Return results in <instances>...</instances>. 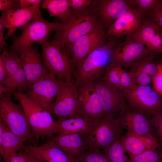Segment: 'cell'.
<instances>
[{
  "label": "cell",
  "mask_w": 162,
  "mask_h": 162,
  "mask_svg": "<svg viewBox=\"0 0 162 162\" xmlns=\"http://www.w3.org/2000/svg\"><path fill=\"white\" fill-rule=\"evenodd\" d=\"M19 57L29 88L32 84L50 74L44 64L36 47L32 46L24 49Z\"/></svg>",
  "instance_id": "9a60e30c"
},
{
  "label": "cell",
  "mask_w": 162,
  "mask_h": 162,
  "mask_svg": "<svg viewBox=\"0 0 162 162\" xmlns=\"http://www.w3.org/2000/svg\"><path fill=\"white\" fill-rule=\"evenodd\" d=\"M40 0H20V8L24 9L34 6H40Z\"/></svg>",
  "instance_id": "7bdbcfd3"
},
{
  "label": "cell",
  "mask_w": 162,
  "mask_h": 162,
  "mask_svg": "<svg viewBox=\"0 0 162 162\" xmlns=\"http://www.w3.org/2000/svg\"><path fill=\"white\" fill-rule=\"evenodd\" d=\"M0 85L8 88L13 94L17 88L4 67L2 57L0 56Z\"/></svg>",
  "instance_id": "d6a6232c"
},
{
  "label": "cell",
  "mask_w": 162,
  "mask_h": 162,
  "mask_svg": "<svg viewBox=\"0 0 162 162\" xmlns=\"http://www.w3.org/2000/svg\"><path fill=\"white\" fill-rule=\"evenodd\" d=\"M152 85L154 89L162 95V63L158 64V71L152 78Z\"/></svg>",
  "instance_id": "f35d334b"
},
{
  "label": "cell",
  "mask_w": 162,
  "mask_h": 162,
  "mask_svg": "<svg viewBox=\"0 0 162 162\" xmlns=\"http://www.w3.org/2000/svg\"><path fill=\"white\" fill-rule=\"evenodd\" d=\"M75 162H109L101 151L87 150Z\"/></svg>",
  "instance_id": "836d02e7"
},
{
  "label": "cell",
  "mask_w": 162,
  "mask_h": 162,
  "mask_svg": "<svg viewBox=\"0 0 162 162\" xmlns=\"http://www.w3.org/2000/svg\"><path fill=\"white\" fill-rule=\"evenodd\" d=\"M28 147L32 152L45 162H75L49 139L42 146Z\"/></svg>",
  "instance_id": "d4e9b609"
},
{
  "label": "cell",
  "mask_w": 162,
  "mask_h": 162,
  "mask_svg": "<svg viewBox=\"0 0 162 162\" xmlns=\"http://www.w3.org/2000/svg\"><path fill=\"white\" fill-rule=\"evenodd\" d=\"M7 28L3 22L0 21V50L3 51L5 45L6 38L4 37V34L5 30Z\"/></svg>",
  "instance_id": "ee69618b"
},
{
  "label": "cell",
  "mask_w": 162,
  "mask_h": 162,
  "mask_svg": "<svg viewBox=\"0 0 162 162\" xmlns=\"http://www.w3.org/2000/svg\"><path fill=\"white\" fill-rule=\"evenodd\" d=\"M122 68L112 62L106 68L100 78L105 82L121 89L120 75Z\"/></svg>",
  "instance_id": "f546056e"
},
{
  "label": "cell",
  "mask_w": 162,
  "mask_h": 162,
  "mask_svg": "<svg viewBox=\"0 0 162 162\" xmlns=\"http://www.w3.org/2000/svg\"><path fill=\"white\" fill-rule=\"evenodd\" d=\"M41 46L43 62L50 73L69 85H73L74 68L68 47L55 35L51 40L46 41Z\"/></svg>",
  "instance_id": "7a4b0ae2"
},
{
  "label": "cell",
  "mask_w": 162,
  "mask_h": 162,
  "mask_svg": "<svg viewBox=\"0 0 162 162\" xmlns=\"http://www.w3.org/2000/svg\"><path fill=\"white\" fill-rule=\"evenodd\" d=\"M95 81L94 86L102 108L103 115L113 118L119 116L127 106L122 90L100 78Z\"/></svg>",
  "instance_id": "7c38bea8"
},
{
  "label": "cell",
  "mask_w": 162,
  "mask_h": 162,
  "mask_svg": "<svg viewBox=\"0 0 162 162\" xmlns=\"http://www.w3.org/2000/svg\"><path fill=\"white\" fill-rule=\"evenodd\" d=\"M150 51L162 53V28L148 19L132 35Z\"/></svg>",
  "instance_id": "d6986e66"
},
{
  "label": "cell",
  "mask_w": 162,
  "mask_h": 162,
  "mask_svg": "<svg viewBox=\"0 0 162 162\" xmlns=\"http://www.w3.org/2000/svg\"><path fill=\"white\" fill-rule=\"evenodd\" d=\"M73 10L69 20L65 23H61L55 31V35L67 47L92 30L99 22L89 7L82 11Z\"/></svg>",
  "instance_id": "8992f818"
},
{
  "label": "cell",
  "mask_w": 162,
  "mask_h": 162,
  "mask_svg": "<svg viewBox=\"0 0 162 162\" xmlns=\"http://www.w3.org/2000/svg\"><path fill=\"white\" fill-rule=\"evenodd\" d=\"M129 68L128 72L135 85H149L152 82L153 78L148 74L136 69Z\"/></svg>",
  "instance_id": "e575fe53"
},
{
  "label": "cell",
  "mask_w": 162,
  "mask_h": 162,
  "mask_svg": "<svg viewBox=\"0 0 162 162\" xmlns=\"http://www.w3.org/2000/svg\"><path fill=\"white\" fill-rule=\"evenodd\" d=\"M119 140L129 156L157 149L160 145L157 137L151 135H136L127 132Z\"/></svg>",
  "instance_id": "ffe728a7"
},
{
  "label": "cell",
  "mask_w": 162,
  "mask_h": 162,
  "mask_svg": "<svg viewBox=\"0 0 162 162\" xmlns=\"http://www.w3.org/2000/svg\"><path fill=\"white\" fill-rule=\"evenodd\" d=\"M77 87L81 105L82 117L99 121L103 116V112L94 81L82 83Z\"/></svg>",
  "instance_id": "2e32d148"
},
{
  "label": "cell",
  "mask_w": 162,
  "mask_h": 162,
  "mask_svg": "<svg viewBox=\"0 0 162 162\" xmlns=\"http://www.w3.org/2000/svg\"><path fill=\"white\" fill-rule=\"evenodd\" d=\"M13 95L25 111L33 138L49 137L58 133L56 121L53 120L50 113L33 103L22 92L17 91Z\"/></svg>",
  "instance_id": "5b68a950"
},
{
  "label": "cell",
  "mask_w": 162,
  "mask_h": 162,
  "mask_svg": "<svg viewBox=\"0 0 162 162\" xmlns=\"http://www.w3.org/2000/svg\"><path fill=\"white\" fill-rule=\"evenodd\" d=\"M121 88L122 90L134 89L137 86L133 82L128 72L122 68L120 75Z\"/></svg>",
  "instance_id": "8d00e7d4"
},
{
  "label": "cell",
  "mask_w": 162,
  "mask_h": 162,
  "mask_svg": "<svg viewBox=\"0 0 162 162\" xmlns=\"http://www.w3.org/2000/svg\"><path fill=\"white\" fill-rule=\"evenodd\" d=\"M40 8V6H34L2 11L0 21L3 23L8 29L5 38L13 35L18 28L41 17Z\"/></svg>",
  "instance_id": "e0dca14e"
},
{
  "label": "cell",
  "mask_w": 162,
  "mask_h": 162,
  "mask_svg": "<svg viewBox=\"0 0 162 162\" xmlns=\"http://www.w3.org/2000/svg\"><path fill=\"white\" fill-rule=\"evenodd\" d=\"M98 121L79 117L56 121L58 133L85 134L91 130Z\"/></svg>",
  "instance_id": "484cf974"
},
{
  "label": "cell",
  "mask_w": 162,
  "mask_h": 162,
  "mask_svg": "<svg viewBox=\"0 0 162 162\" xmlns=\"http://www.w3.org/2000/svg\"><path fill=\"white\" fill-rule=\"evenodd\" d=\"M40 7L46 10L50 16L57 18L62 23L69 20L73 12L68 0H44Z\"/></svg>",
  "instance_id": "4316f807"
},
{
  "label": "cell",
  "mask_w": 162,
  "mask_h": 162,
  "mask_svg": "<svg viewBox=\"0 0 162 162\" xmlns=\"http://www.w3.org/2000/svg\"><path fill=\"white\" fill-rule=\"evenodd\" d=\"M134 7V0H94L89 8L105 30H107L118 18Z\"/></svg>",
  "instance_id": "4fadbf2b"
},
{
  "label": "cell",
  "mask_w": 162,
  "mask_h": 162,
  "mask_svg": "<svg viewBox=\"0 0 162 162\" xmlns=\"http://www.w3.org/2000/svg\"><path fill=\"white\" fill-rule=\"evenodd\" d=\"M85 134L58 133L48 138L74 161L87 151Z\"/></svg>",
  "instance_id": "ac0fdd59"
},
{
  "label": "cell",
  "mask_w": 162,
  "mask_h": 162,
  "mask_svg": "<svg viewBox=\"0 0 162 162\" xmlns=\"http://www.w3.org/2000/svg\"><path fill=\"white\" fill-rule=\"evenodd\" d=\"M143 20L140 15L130 8L118 18L106 32L108 36H130L142 25Z\"/></svg>",
  "instance_id": "44dd1931"
},
{
  "label": "cell",
  "mask_w": 162,
  "mask_h": 162,
  "mask_svg": "<svg viewBox=\"0 0 162 162\" xmlns=\"http://www.w3.org/2000/svg\"><path fill=\"white\" fill-rule=\"evenodd\" d=\"M122 90L131 109L148 117L162 112V95L152 86H137L134 89Z\"/></svg>",
  "instance_id": "ba28073f"
},
{
  "label": "cell",
  "mask_w": 162,
  "mask_h": 162,
  "mask_svg": "<svg viewBox=\"0 0 162 162\" xmlns=\"http://www.w3.org/2000/svg\"><path fill=\"white\" fill-rule=\"evenodd\" d=\"M161 62L162 63V59L161 60Z\"/></svg>",
  "instance_id": "c3c4849f"
},
{
  "label": "cell",
  "mask_w": 162,
  "mask_h": 162,
  "mask_svg": "<svg viewBox=\"0 0 162 162\" xmlns=\"http://www.w3.org/2000/svg\"><path fill=\"white\" fill-rule=\"evenodd\" d=\"M125 152L120 140L114 142L103 152L109 162H130Z\"/></svg>",
  "instance_id": "f1b7e54d"
},
{
  "label": "cell",
  "mask_w": 162,
  "mask_h": 162,
  "mask_svg": "<svg viewBox=\"0 0 162 162\" xmlns=\"http://www.w3.org/2000/svg\"><path fill=\"white\" fill-rule=\"evenodd\" d=\"M161 160L160 162H162V147H161Z\"/></svg>",
  "instance_id": "bcb514c9"
},
{
  "label": "cell",
  "mask_w": 162,
  "mask_h": 162,
  "mask_svg": "<svg viewBox=\"0 0 162 162\" xmlns=\"http://www.w3.org/2000/svg\"><path fill=\"white\" fill-rule=\"evenodd\" d=\"M23 149L27 153L30 162H45L33 152L28 148V146H24Z\"/></svg>",
  "instance_id": "f6af8a7d"
},
{
  "label": "cell",
  "mask_w": 162,
  "mask_h": 162,
  "mask_svg": "<svg viewBox=\"0 0 162 162\" xmlns=\"http://www.w3.org/2000/svg\"><path fill=\"white\" fill-rule=\"evenodd\" d=\"M0 56L6 69L17 87V91L27 92L29 87L19 57L10 50L5 49Z\"/></svg>",
  "instance_id": "603a6c76"
},
{
  "label": "cell",
  "mask_w": 162,
  "mask_h": 162,
  "mask_svg": "<svg viewBox=\"0 0 162 162\" xmlns=\"http://www.w3.org/2000/svg\"><path fill=\"white\" fill-rule=\"evenodd\" d=\"M52 112L57 117L58 120L82 117L77 87L74 83L70 86L62 80L60 88L53 104Z\"/></svg>",
  "instance_id": "9c48e42d"
},
{
  "label": "cell",
  "mask_w": 162,
  "mask_h": 162,
  "mask_svg": "<svg viewBox=\"0 0 162 162\" xmlns=\"http://www.w3.org/2000/svg\"><path fill=\"white\" fill-rule=\"evenodd\" d=\"M150 123L158 136L162 147V112L148 116Z\"/></svg>",
  "instance_id": "d590c367"
},
{
  "label": "cell",
  "mask_w": 162,
  "mask_h": 162,
  "mask_svg": "<svg viewBox=\"0 0 162 162\" xmlns=\"http://www.w3.org/2000/svg\"><path fill=\"white\" fill-rule=\"evenodd\" d=\"M125 129L126 125L122 116L113 118L103 115L94 128L85 134L87 150H105L121 138Z\"/></svg>",
  "instance_id": "277c9868"
},
{
  "label": "cell",
  "mask_w": 162,
  "mask_h": 162,
  "mask_svg": "<svg viewBox=\"0 0 162 162\" xmlns=\"http://www.w3.org/2000/svg\"><path fill=\"white\" fill-rule=\"evenodd\" d=\"M149 20L154 22L162 28V0L150 13Z\"/></svg>",
  "instance_id": "74e56055"
},
{
  "label": "cell",
  "mask_w": 162,
  "mask_h": 162,
  "mask_svg": "<svg viewBox=\"0 0 162 162\" xmlns=\"http://www.w3.org/2000/svg\"><path fill=\"white\" fill-rule=\"evenodd\" d=\"M161 149L150 150L139 154L130 156V162H160Z\"/></svg>",
  "instance_id": "4dcf8cb0"
},
{
  "label": "cell",
  "mask_w": 162,
  "mask_h": 162,
  "mask_svg": "<svg viewBox=\"0 0 162 162\" xmlns=\"http://www.w3.org/2000/svg\"><path fill=\"white\" fill-rule=\"evenodd\" d=\"M5 162H30L23 148L12 155Z\"/></svg>",
  "instance_id": "b9f144b4"
},
{
  "label": "cell",
  "mask_w": 162,
  "mask_h": 162,
  "mask_svg": "<svg viewBox=\"0 0 162 162\" xmlns=\"http://www.w3.org/2000/svg\"><path fill=\"white\" fill-rule=\"evenodd\" d=\"M151 52L132 35L127 36L113 49L112 62L126 68Z\"/></svg>",
  "instance_id": "5bb4252c"
},
{
  "label": "cell",
  "mask_w": 162,
  "mask_h": 162,
  "mask_svg": "<svg viewBox=\"0 0 162 162\" xmlns=\"http://www.w3.org/2000/svg\"><path fill=\"white\" fill-rule=\"evenodd\" d=\"M108 37L99 21L92 30L67 47L74 68L93 50L104 45Z\"/></svg>",
  "instance_id": "30bf717a"
},
{
  "label": "cell",
  "mask_w": 162,
  "mask_h": 162,
  "mask_svg": "<svg viewBox=\"0 0 162 162\" xmlns=\"http://www.w3.org/2000/svg\"><path fill=\"white\" fill-rule=\"evenodd\" d=\"M50 73L31 86L26 93L33 103L51 114L54 99L60 88L62 80Z\"/></svg>",
  "instance_id": "8fae6325"
},
{
  "label": "cell",
  "mask_w": 162,
  "mask_h": 162,
  "mask_svg": "<svg viewBox=\"0 0 162 162\" xmlns=\"http://www.w3.org/2000/svg\"><path fill=\"white\" fill-rule=\"evenodd\" d=\"M120 115L124 119L127 133L136 135H151L157 137L148 116L131 109L128 105Z\"/></svg>",
  "instance_id": "7402d4cb"
},
{
  "label": "cell",
  "mask_w": 162,
  "mask_h": 162,
  "mask_svg": "<svg viewBox=\"0 0 162 162\" xmlns=\"http://www.w3.org/2000/svg\"><path fill=\"white\" fill-rule=\"evenodd\" d=\"M123 36H108L104 45L93 50L78 65L74 74V83L77 86L101 78L106 68L112 63L113 49L121 42Z\"/></svg>",
  "instance_id": "6da1fadb"
},
{
  "label": "cell",
  "mask_w": 162,
  "mask_h": 162,
  "mask_svg": "<svg viewBox=\"0 0 162 162\" xmlns=\"http://www.w3.org/2000/svg\"><path fill=\"white\" fill-rule=\"evenodd\" d=\"M12 94L6 87L0 89V121L23 142L31 140L32 130L25 111L20 104L13 102Z\"/></svg>",
  "instance_id": "3957f363"
},
{
  "label": "cell",
  "mask_w": 162,
  "mask_h": 162,
  "mask_svg": "<svg viewBox=\"0 0 162 162\" xmlns=\"http://www.w3.org/2000/svg\"><path fill=\"white\" fill-rule=\"evenodd\" d=\"M23 142L13 133L3 122L0 121V152L3 162L22 150Z\"/></svg>",
  "instance_id": "cb8c5ba5"
},
{
  "label": "cell",
  "mask_w": 162,
  "mask_h": 162,
  "mask_svg": "<svg viewBox=\"0 0 162 162\" xmlns=\"http://www.w3.org/2000/svg\"><path fill=\"white\" fill-rule=\"evenodd\" d=\"M160 0H134V9L142 17L148 16Z\"/></svg>",
  "instance_id": "1f68e13d"
},
{
  "label": "cell",
  "mask_w": 162,
  "mask_h": 162,
  "mask_svg": "<svg viewBox=\"0 0 162 162\" xmlns=\"http://www.w3.org/2000/svg\"><path fill=\"white\" fill-rule=\"evenodd\" d=\"M20 8V0H0V10L2 11Z\"/></svg>",
  "instance_id": "60d3db41"
},
{
  "label": "cell",
  "mask_w": 162,
  "mask_h": 162,
  "mask_svg": "<svg viewBox=\"0 0 162 162\" xmlns=\"http://www.w3.org/2000/svg\"><path fill=\"white\" fill-rule=\"evenodd\" d=\"M2 157H1V158L0 157V162H3V160H2Z\"/></svg>",
  "instance_id": "7dc6e473"
},
{
  "label": "cell",
  "mask_w": 162,
  "mask_h": 162,
  "mask_svg": "<svg viewBox=\"0 0 162 162\" xmlns=\"http://www.w3.org/2000/svg\"><path fill=\"white\" fill-rule=\"evenodd\" d=\"M69 6L73 10L80 11L86 10L91 4L92 0H68Z\"/></svg>",
  "instance_id": "ab89813d"
},
{
  "label": "cell",
  "mask_w": 162,
  "mask_h": 162,
  "mask_svg": "<svg viewBox=\"0 0 162 162\" xmlns=\"http://www.w3.org/2000/svg\"><path fill=\"white\" fill-rule=\"evenodd\" d=\"M61 23H52L41 17L30 22L21 28L20 35L15 40L9 50L19 57L25 48L37 43L43 44L48 40L52 31H55Z\"/></svg>",
  "instance_id": "52a82bcc"
},
{
  "label": "cell",
  "mask_w": 162,
  "mask_h": 162,
  "mask_svg": "<svg viewBox=\"0 0 162 162\" xmlns=\"http://www.w3.org/2000/svg\"><path fill=\"white\" fill-rule=\"evenodd\" d=\"M156 53L151 52L134 63L129 68L139 70L153 77L158 69V64L153 61L156 56Z\"/></svg>",
  "instance_id": "83f0119b"
}]
</instances>
